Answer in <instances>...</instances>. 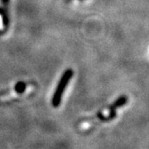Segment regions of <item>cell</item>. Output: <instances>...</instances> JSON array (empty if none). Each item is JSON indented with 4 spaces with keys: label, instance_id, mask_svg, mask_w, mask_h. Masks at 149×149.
Returning <instances> with one entry per match:
<instances>
[{
    "label": "cell",
    "instance_id": "cell-1",
    "mask_svg": "<svg viewBox=\"0 0 149 149\" xmlns=\"http://www.w3.org/2000/svg\"><path fill=\"white\" fill-rule=\"evenodd\" d=\"M74 72L71 69H68L65 70V72L62 74L61 80L59 81L57 87L55 91V94H54L53 97H52V104L55 108L58 107L61 102V98L64 94L65 89L66 88V86L70 82V80L71 79V77L73 76Z\"/></svg>",
    "mask_w": 149,
    "mask_h": 149
},
{
    "label": "cell",
    "instance_id": "cell-3",
    "mask_svg": "<svg viewBox=\"0 0 149 149\" xmlns=\"http://www.w3.org/2000/svg\"><path fill=\"white\" fill-rule=\"evenodd\" d=\"M25 89H26V85L23 82H18L16 85V86H15V91L17 92H18V93L23 92V91H25Z\"/></svg>",
    "mask_w": 149,
    "mask_h": 149
},
{
    "label": "cell",
    "instance_id": "cell-4",
    "mask_svg": "<svg viewBox=\"0 0 149 149\" xmlns=\"http://www.w3.org/2000/svg\"><path fill=\"white\" fill-rule=\"evenodd\" d=\"M3 2H4V3H6V2H7V3H8V0H3Z\"/></svg>",
    "mask_w": 149,
    "mask_h": 149
},
{
    "label": "cell",
    "instance_id": "cell-2",
    "mask_svg": "<svg viewBox=\"0 0 149 149\" xmlns=\"http://www.w3.org/2000/svg\"><path fill=\"white\" fill-rule=\"evenodd\" d=\"M127 103H128V97L125 95H122L118 98L117 100L114 101V103L110 106V108L113 109H116L118 108H120V107L123 106Z\"/></svg>",
    "mask_w": 149,
    "mask_h": 149
}]
</instances>
